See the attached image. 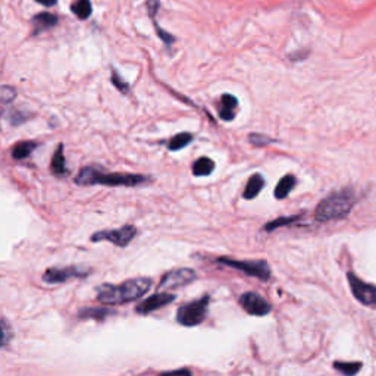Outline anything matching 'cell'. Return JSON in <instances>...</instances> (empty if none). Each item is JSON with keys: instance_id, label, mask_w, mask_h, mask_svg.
Returning a JSON list of instances; mask_svg holds the SVG:
<instances>
[{"instance_id": "6da1fadb", "label": "cell", "mask_w": 376, "mask_h": 376, "mask_svg": "<svg viewBox=\"0 0 376 376\" xmlns=\"http://www.w3.org/2000/svg\"><path fill=\"white\" fill-rule=\"evenodd\" d=\"M151 284L153 280L149 276H138L122 284H102L96 288V297L106 306L127 304L147 294Z\"/></svg>"}, {"instance_id": "7a4b0ae2", "label": "cell", "mask_w": 376, "mask_h": 376, "mask_svg": "<svg viewBox=\"0 0 376 376\" xmlns=\"http://www.w3.org/2000/svg\"><path fill=\"white\" fill-rule=\"evenodd\" d=\"M149 178L140 174L105 172L99 166H86L75 176L77 186H106V187H138Z\"/></svg>"}, {"instance_id": "3957f363", "label": "cell", "mask_w": 376, "mask_h": 376, "mask_svg": "<svg viewBox=\"0 0 376 376\" xmlns=\"http://www.w3.org/2000/svg\"><path fill=\"white\" fill-rule=\"evenodd\" d=\"M357 202L356 193L352 188H343L331 193L328 197L320 200L315 209V219L317 222H329L345 218L353 211Z\"/></svg>"}, {"instance_id": "277c9868", "label": "cell", "mask_w": 376, "mask_h": 376, "mask_svg": "<svg viewBox=\"0 0 376 376\" xmlns=\"http://www.w3.org/2000/svg\"><path fill=\"white\" fill-rule=\"evenodd\" d=\"M216 262L222 266L232 268L247 276L257 278V280L266 283L271 280V266L266 260H235L230 257H218Z\"/></svg>"}, {"instance_id": "5b68a950", "label": "cell", "mask_w": 376, "mask_h": 376, "mask_svg": "<svg viewBox=\"0 0 376 376\" xmlns=\"http://www.w3.org/2000/svg\"><path fill=\"white\" fill-rule=\"evenodd\" d=\"M211 297L204 294L203 297L194 300L191 303L183 304L176 312V322L183 326L193 328L200 325L207 316Z\"/></svg>"}, {"instance_id": "8992f818", "label": "cell", "mask_w": 376, "mask_h": 376, "mask_svg": "<svg viewBox=\"0 0 376 376\" xmlns=\"http://www.w3.org/2000/svg\"><path fill=\"white\" fill-rule=\"evenodd\" d=\"M137 234H138V230L134 225H123L114 230L97 231L90 236V240L93 243L107 241L118 247H127L135 239Z\"/></svg>"}, {"instance_id": "52a82bcc", "label": "cell", "mask_w": 376, "mask_h": 376, "mask_svg": "<svg viewBox=\"0 0 376 376\" xmlns=\"http://www.w3.org/2000/svg\"><path fill=\"white\" fill-rule=\"evenodd\" d=\"M347 281L348 284H350L354 299L360 304L366 306V308H376V287L375 285L361 281L360 278L353 272L347 273Z\"/></svg>"}, {"instance_id": "ba28073f", "label": "cell", "mask_w": 376, "mask_h": 376, "mask_svg": "<svg viewBox=\"0 0 376 376\" xmlns=\"http://www.w3.org/2000/svg\"><path fill=\"white\" fill-rule=\"evenodd\" d=\"M90 269H84L71 264V266L66 268H49L43 273V281L46 284L54 285V284H63L69 280H82V278H87L90 275Z\"/></svg>"}, {"instance_id": "9c48e42d", "label": "cell", "mask_w": 376, "mask_h": 376, "mask_svg": "<svg viewBox=\"0 0 376 376\" xmlns=\"http://www.w3.org/2000/svg\"><path fill=\"white\" fill-rule=\"evenodd\" d=\"M197 280V273L191 268H181L166 272L159 283V289H178Z\"/></svg>"}, {"instance_id": "30bf717a", "label": "cell", "mask_w": 376, "mask_h": 376, "mask_svg": "<svg viewBox=\"0 0 376 376\" xmlns=\"http://www.w3.org/2000/svg\"><path fill=\"white\" fill-rule=\"evenodd\" d=\"M239 303L250 316H268L272 312V304L253 291H247L241 294Z\"/></svg>"}, {"instance_id": "8fae6325", "label": "cell", "mask_w": 376, "mask_h": 376, "mask_svg": "<svg viewBox=\"0 0 376 376\" xmlns=\"http://www.w3.org/2000/svg\"><path fill=\"white\" fill-rule=\"evenodd\" d=\"M175 299H176L175 294H171V292H166V291L155 292V294L147 297L146 300L140 301L135 306V313L142 315V316L150 315L153 312H156V310L165 308V306L174 303Z\"/></svg>"}, {"instance_id": "7c38bea8", "label": "cell", "mask_w": 376, "mask_h": 376, "mask_svg": "<svg viewBox=\"0 0 376 376\" xmlns=\"http://www.w3.org/2000/svg\"><path fill=\"white\" fill-rule=\"evenodd\" d=\"M58 21H59L58 17L53 15V13H49V12L38 13V15L33 18V34L37 36L46 30L53 29V27H57Z\"/></svg>"}, {"instance_id": "4fadbf2b", "label": "cell", "mask_w": 376, "mask_h": 376, "mask_svg": "<svg viewBox=\"0 0 376 376\" xmlns=\"http://www.w3.org/2000/svg\"><path fill=\"white\" fill-rule=\"evenodd\" d=\"M236 106H239V100H236V97H234L231 94L222 96L220 106H219V118L227 121V122L232 121L235 118Z\"/></svg>"}, {"instance_id": "5bb4252c", "label": "cell", "mask_w": 376, "mask_h": 376, "mask_svg": "<svg viewBox=\"0 0 376 376\" xmlns=\"http://www.w3.org/2000/svg\"><path fill=\"white\" fill-rule=\"evenodd\" d=\"M263 187H264V178L260 174H253L247 181L246 188L243 191V197L246 200L256 199L259 196V193L263 190Z\"/></svg>"}, {"instance_id": "9a60e30c", "label": "cell", "mask_w": 376, "mask_h": 376, "mask_svg": "<svg viewBox=\"0 0 376 376\" xmlns=\"http://www.w3.org/2000/svg\"><path fill=\"white\" fill-rule=\"evenodd\" d=\"M147 9H149V13H150V18L153 20V24H155V29H156V33L159 34L160 40L163 41V43H166L168 46H171L174 43V37L166 33L163 30H160V27L158 25V21H156V13H158V9H159V0H149L147 2Z\"/></svg>"}, {"instance_id": "2e32d148", "label": "cell", "mask_w": 376, "mask_h": 376, "mask_svg": "<svg viewBox=\"0 0 376 376\" xmlns=\"http://www.w3.org/2000/svg\"><path fill=\"white\" fill-rule=\"evenodd\" d=\"M296 183L297 179L294 175H285L283 176L280 181H278V184L275 187V199L276 200H283V199H287L288 194L291 193V190L296 187Z\"/></svg>"}, {"instance_id": "e0dca14e", "label": "cell", "mask_w": 376, "mask_h": 376, "mask_svg": "<svg viewBox=\"0 0 376 376\" xmlns=\"http://www.w3.org/2000/svg\"><path fill=\"white\" fill-rule=\"evenodd\" d=\"M50 171L54 176H65L68 174L66 170V160H65V155H63V146L59 144L57 151H54V155L52 158V163H50Z\"/></svg>"}, {"instance_id": "ac0fdd59", "label": "cell", "mask_w": 376, "mask_h": 376, "mask_svg": "<svg viewBox=\"0 0 376 376\" xmlns=\"http://www.w3.org/2000/svg\"><path fill=\"white\" fill-rule=\"evenodd\" d=\"M112 315H115V310L107 308H84L78 312L80 319H94L97 322H102Z\"/></svg>"}, {"instance_id": "d6986e66", "label": "cell", "mask_w": 376, "mask_h": 376, "mask_svg": "<svg viewBox=\"0 0 376 376\" xmlns=\"http://www.w3.org/2000/svg\"><path fill=\"white\" fill-rule=\"evenodd\" d=\"M37 146L38 144L36 142H20L12 147L10 155L13 159H17V160L27 159L37 149Z\"/></svg>"}, {"instance_id": "ffe728a7", "label": "cell", "mask_w": 376, "mask_h": 376, "mask_svg": "<svg viewBox=\"0 0 376 376\" xmlns=\"http://www.w3.org/2000/svg\"><path fill=\"white\" fill-rule=\"evenodd\" d=\"M215 171V162L209 158H200L193 163L194 176H209Z\"/></svg>"}, {"instance_id": "44dd1931", "label": "cell", "mask_w": 376, "mask_h": 376, "mask_svg": "<svg viewBox=\"0 0 376 376\" xmlns=\"http://www.w3.org/2000/svg\"><path fill=\"white\" fill-rule=\"evenodd\" d=\"M360 361H333V369L338 370L344 376H354L361 369Z\"/></svg>"}, {"instance_id": "7402d4cb", "label": "cell", "mask_w": 376, "mask_h": 376, "mask_svg": "<svg viewBox=\"0 0 376 376\" xmlns=\"http://www.w3.org/2000/svg\"><path fill=\"white\" fill-rule=\"evenodd\" d=\"M300 220V215H292V216H280L273 219L272 222H268L266 225H264V231L266 232H273L275 230L281 228V227H288L291 224H294V222Z\"/></svg>"}, {"instance_id": "603a6c76", "label": "cell", "mask_w": 376, "mask_h": 376, "mask_svg": "<svg viewBox=\"0 0 376 376\" xmlns=\"http://www.w3.org/2000/svg\"><path fill=\"white\" fill-rule=\"evenodd\" d=\"M71 10L74 12V15L80 20H87L91 15V3L90 0H75L71 5Z\"/></svg>"}, {"instance_id": "cb8c5ba5", "label": "cell", "mask_w": 376, "mask_h": 376, "mask_svg": "<svg viewBox=\"0 0 376 376\" xmlns=\"http://www.w3.org/2000/svg\"><path fill=\"white\" fill-rule=\"evenodd\" d=\"M193 134L190 133H181V134H176L175 137H172L170 143H168V149L171 151H178V150H183L186 146H188L191 142H193Z\"/></svg>"}, {"instance_id": "d4e9b609", "label": "cell", "mask_w": 376, "mask_h": 376, "mask_svg": "<svg viewBox=\"0 0 376 376\" xmlns=\"http://www.w3.org/2000/svg\"><path fill=\"white\" fill-rule=\"evenodd\" d=\"M248 140H250V143H252L256 147H263V146H268V144L273 143L272 138L263 135V134H250Z\"/></svg>"}, {"instance_id": "484cf974", "label": "cell", "mask_w": 376, "mask_h": 376, "mask_svg": "<svg viewBox=\"0 0 376 376\" xmlns=\"http://www.w3.org/2000/svg\"><path fill=\"white\" fill-rule=\"evenodd\" d=\"M112 82H114V86L123 94H128L130 93V87L127 82H125V80H122V77L115 71L114 69V73H112Z\"/></svg>"}, {"instance_id": "4316f807", "label": "cell", "mask_w": 376, "mask_h": 376, "mask_svg": "<svg viewBox=\"0 0 376 376\" xmlns=\"http://www.w3.org/2000/svg\"><path fill=\"white\" fill-rule=\"evenodd\" d=\"M9 338H12V329L8 325V320L2 319V347L8 345Z\"/></svg>"}, {"instance_id": "83f0119b", "label": "cell", "mask_w": 376, "mask_h": 376, "mask_svg": "<svg viewBox=\"0 0 376 376\" xmlns=\"http://www.w3.org/2000/svg\"><path fill=\"white\" fill-rule=\"evenodd\" d=\"M159 376H193V372L188 368H183V369H176V370L163 372Z\"/></svg>"}, {"instance_id": "f1b7e54d", "label": "cell", "mask_w": 376, "mask_h": 376, "mask_svg": "<svg viewBox=\"0 0 376 376\" xmlns=\"http://www.w3.org/2000/svg\"><path fill=\"white\" fill-rule=\"evenodd\" d=\"M13 99H15V90L10 89V87H8V86H5V87L2 89V100H3V103L12 102Z\"/></svg>"}, {"instance_id": "f546056e", "label": "cell", "mask_w": 376, "mask_h": 376, "mask_svg": "<svg viewBox=\"0 0 376 376\" xmlns=\"http://www.w3.org/2000/svg\"><path fill=\"white\" fill-rule=\"evenodd\" d=\"M36 2L40 3V5H43V6H47V8L57 5V0H36Z\"/></svg>"}]
</instances>
